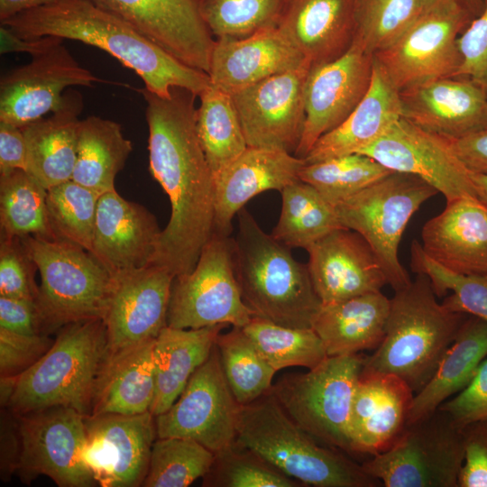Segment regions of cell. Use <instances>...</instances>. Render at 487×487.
I'll use <instances>...</instances> for the list:
<instances>
[{"instance_id": "1", "label": "cell", "mask_w": 487, "mask_h": 487, "mask_svg": "<svg viewBox=\"0 0 487 487\" xmlns=\"http://www.w3.org/2000/svg\"><path fill=\"white\" fill-rule=\"evenodd\" d=\"M140 93L146 102L150 172L171 208L152 264L175 277L194 269L214 234L215 177L197 133V96L181 87H172L168 97L145 87Z\"/></svg>"}, {"instance_id": "2", "label": "cell", "mask_w": 487, "mask_h": 487, "mask_svg": "<svg viewBox=\"0 0 487 487\" xmlns=\"http://www.w3.org/2000/svg\"><path fill=\"white\" fill-rule=\"evenodd\" d=\"M1 24L22 38L55 36L97 47L133 69L146 89L162 97L170 96L172 87L199 96L211 86L207 72L182 63L126 22L87 0H58Z\"/></svg>"}, {"instance_id": "3", "label": "cell", "mask_w": 487, "mask_h": 487, "mask_svg": "<svg viewBox=\"0 0 487 487\" xmlns=\"http://www.w3.org/2000/svg\"><path fill=\"white\" fill-rule=\"evenodd\" d=\"M233 266L244 303L253 317L294 328H312L321 307L307 264L265 233L251 213H238Z\"/></svg>"}, {"instance_id": "4", "label": "cell", "mask_w": 487, "mask_h": 487, "mask_svg": "<svg viewBox=\"0 0 487 487\" xmlns=\"http://www.w3.org/2000/svg\"><path fill=\"white\" fill-rule=\"evenodd\" d=\"M436 297L430 280L420 273L395 290L383 340L373 354H364L363 370L397 375L418 392L469 316L448 309Z\"/></svg>"}, {"instance_id": "5", "label": "cell", "mask_w": 487, "mask_h": 487, "mask_svg": "<svg viewBox=\"0 0 487 487\" xmlns=\"http://www.w3.org/2000/svg\"><path fill=\"white\" fill-rule=\"evenodd\" d=\"M235 440L253 450L277 469L315 487H378L350 455L324 445L308 435L284 412L271 390L241 405Z\"/></svg>"}, {"instance_id": "6", "label": "cell", "mask_w": 487, "mask_h": 487, "mask_svg": "<svg viewBox=\"0 0 487 487\" xmlns=\"http://www.w3.org/2000/svg\"><path fill=\"white\" fill-rule=\"evenodd\" d=\"M107 354L103 319L80 320L62 326L48 352L17 377L9 409L18 416L65 406L89 416Z\"/></svg>"}, {"instance_id": "7", "label": "cell", "mask_w": 487, "mask_h": 487, "mask_svg": "<svg viewBox=\"0 0 487 487\" xmlns=\"http://www.w3.org/2000/svg\"><path fill=\"white\" fill-rule=\"evenodd\" d=\"M21 239L40 272L36 302L45 334L72 322L104 318L114 273L92 253L65 241Z\"/></svg>"}, {"instance_id": "8", "label": "cell", "mask_w": 487, "mask_h": 487, "mask_svg": "<svg viewBox=\"0 0 487 487\" xmlns=\"http://www.w3.org/2000/svg\"><path fill=\"white\" fill-rule=\"evenodd\" d=\"M363 357L362 353L327 356L307 372L283 374L271 392L301 429L351 455V409Z\"/></svg>"}, {"instance_id": "9", "label": "cell", "mask_w": 487, "mask_h": 487, "mask_svg": "<svg viewBox=\"0 0 487 487\" xmlns=\"http://www.w3.org/2000/svg\"><path fill=\"white\" fill-rule=\"evenodd\" d=\"M437 190L420 178L391 172L335 206L341 225L369 244L395 290L411 282L399 259L408 223Z\"/></svg>"}, {"instance_id": "10", "label": "cell", "mask_w": 487, "mask_h": 487, "mask_svg": "<svg viewBox=\"0 0 487 487\" xmlns=\"http://www.w3.org/2000/svg\"><path fill=\"white\" fill-rule=\"evenodd\" d=\"M464 459L463 428L437 409L407 424L390 449L362 466L384 487H458Z\"/></svg>"}, {"instance_id": "11", "label": "cell", "mask_w": 487, "mask_h": 487, "mask_svg": "<svg viewBox=\"0 0 487 487\" xmlns=\"http://www.w3.org/2000/svg\"><path fill=\"white\" fill-rule=\"evenodd\" d=\"M473 19L455 2L435 3L395 41L375 53L374 61L400 92L455 77L461 64L458 38Z\"/></svg>"}, {"instance_id": "12", "label": "cell", "mask_w": 487, "mask_h": 487, "mask_svg": "<svg viewBox=\"0 0 487 487\" xmlns=\"http://www.w3.org/2000/svg\"><path fill=\"white\" fill-rule=\"evenodd\" d=\"M253 317L244 303L233 266V238L214 233L194 269L173 278L167 326L198 329L243 327Z\"/></svg>"}, {"instance_id": "13", "label": "cell", "mask_w": 487, "mask_h": 487, "mask_svg": "<svg viewBox=\"0 0 487 487\" xmlns=\"http://www.w3.org/2000/svg\"><path fill=\"white\" fill-rule=\"evenodd\" d=\"M86 416L65 406L15 415L20 437L16 471L24 482L42 474L60 487L97 484L84 462Z\"/></svg>"}, {"instance_id": "14", "label": "cell", "mask_w": 487, "mask_h": 487, "mask_svg": "<svg viewBox=\"0 0 487 487\" xmlns=\"http://www.w3.org/2000/svg\"><path fill=\"white\" fill-rule=\"evenodd\" d=\"M240 406L225 380L215 344L176 401L155 417L157 437L195 440L216 453L234 442Z\"/></svg>"}, {"instance_id": "15", "label": "cell", "mask_w": 487, "mask_h": 487, "mask_svg": "<svg viewBox=\"0 0 487 487\" xmlns=\"http://www.w3.org/2000/svg\"><path fill=\"white\" fill-rule=\"evenodd\" d=\"M358 153L372 158L391 171L420 178L441 193L446 202L466 197L479 198L471 171L454 152L450 140L403 117Z\"/></svg>"}, {"instance_id": "16", "label": "cell", "mask_w": 487, "mask_h": 487, "mask_svg": "<svg viewBox=\"0 0 487 487\" xmlns=\"http://www.w3.org/2000/svg\"><path fill=\"white\" fill-rule=\"evenodd\" d=\"M310 67L278 73L231 95L248 147L295 154L304 129Z\"/></svg>"}, {"instance_id": "17", "label": "cell", "mask_w": 487, "mask_h": 487, "mask_svg": "<svg viewBox=\"0 0 487 487\" xmlns=\"http://www.w3.org/2000/svg\"><path fill=\"white\" fill-rule=\"evenodd\" d=\"M84 462L101 487L142 486L157 438L151 411L86 416Z\"/></svg>"}, {"instance_id": "18", "label": "cell", "mask_w": 487, "mask_h": 487, "mask_svg": "<svg viewBox=\"0 0 487 487\" xmlns=\"http://www.w3.org/2000/svg\"><path fill=\"white\" fill-rule=\"evenodd\" d=\"M373 55L353 41L335 60L312 65L305 84V123L294 155L305 158L316 142L341 124L367 93Z\"/></svg>"}, {"instance_id": "19", "label": "cell", "mask_w": 487, "mask_h": 487, "mask_svg": "<svg viewBox=\"0 0 487 487\" xmlns=\"http://www.w3.org/2000/svg\"><path fill=\"white\" fill-rule=\"evenodd\" d=\"M129 23L182 63L208 72L215 45L200 0H87Z\"/></svg>"}, {"instance_id": "20", "label": "cell", "mask_w": 487, "mask_h": 487, "mask_svg": "<svg viewBox=\"0 0 487 487\" xmlns=\"http://www.w3.org/2000/svg\"><path fill=\"white\" fill-rule=\"evenodd\" d=\"M102 81L60 42L0 80V121L23 127L60 108L64 91Z\"/></svg>"}, {"instance_id": "21", "label": "cell", "mask_w": 487, "mask_h": 487, "mask_svg": "<svg viewBox=\"0 0 487 487\" xmlns=\"http://www.w3.org/2000/svg\"><path fill=\"white\" fill-rule=\"evenodd\" d=\"M174 276L149 265L114 273L106 315L108 354L154 339L167 326Z\"/></svg>"}, {"instance_id": "22", "label": "cell", "mask_w": 487, "mask_h": 487, "mask_svg": "<svg viewBox=\"0 0 487 487\" xmlns=\"http://www.w3.org/2000/svg\"><path fill=\"white\" fill-rule=\"evenodd\" d=\"M306 250L311 281L323 304L381 291L388 284L376 254L355 231L335 229Z\"/></svg>"}, {"instance_id": "23", "label": "cell", "mask_w": 487, "mask_h": 487, "mask_svg": "<svg viewBox=\"0 0 487 487\" xmlns=\"http://www.w3.org/2000/svg\"><path fill=\"white\" fill-rule=\"evenodd\" d=\"M413 399L397 375L362 369L351 409V454L374 456L390 449L407 426Z\"/></svg>"}, {"instance_id": "24", "label": "cell", "mask_w": 487, "mask_h": 487, "mask_svg": "<svg viewBox=\"0 0 487 487\" xmlns=\"http://www.w3.org/2000/svg\"><path fill=\"white\" fill-rule=\"evenodd\" d=\"M400 93L402 117L444 138L487 127V90L470 78H442Z\"/></svg>"}, {"instance_id": "25", "label": "cell", "mask_w": 487, "mask_h": 487, "mask_svg": "<svg viewBox=\"0 0 487 487\" xmlns=\"http://www.w3.org/2000/svg\"><path fill=\"white\" fill-rule=\"evenodd\" d=\"M161 230L143 206L116 190L99 196L92 253L112 273L152 262Z\"/></svg>"}, {"instance_id": "26", "label": "cell", "mask_w": 487, "mask_h": 487, "mask_svg": "<svg viewBox=\"0 0 487 487\" xmlns=\"http://www.w3.org/2000/svg\"><path fill=\"white\" fill-rule=\"evenodd\" d=\"M305 159L287 152L247 147L215 177L214 233L230 235L232 220L244 205L267 190L281 191L299 179Z\"/></svg>"}, {"instance_id": "27", "label": "cell", "mask_w": 487, "mask_h": 487, "mask_svg": "<svg viewBox=\"0 0 487 487\" xmlns=\"http://www.w3.org/2000/svg\"><path fill=\"white\" fill-rule=\"evenodd\" d=\"M308 63L279 27L272 26L244 39L216 40L207 74L213 86L233 95Z\"/></svg>"}, {"instance_id": "28", "label": "cell", "mask_w": 487, "mask_h": 487, "mask_svg": "<svg viewBox=\"0 0 487 487\" xmlns=\"http://www.w3.org/2000/svg\"><path fill=\"white\" fill-rule=\"evenodd\" d=\"M422 249L442 267L463 275L487 273V205L460 198L429 219L421 232Z\"/></svg>"}, {"instance_id": "29", "label": "cell", "mask_w": 487, "mask_h": 487, "mask_svg": "<svg viewBox=\"0 0 487 487\" xmlns=\"http://www.w3.org/2000/svg\"><path fill=\"white\" fill-rule=\"evenodd\" d=\"M355 0H288L278 27L312 65L332 61L351 46Z\"/></svg>"}, {"instance_id": "30", "label": "cell", "mask_w": 487, "mask_h": 487, "mask_svg": "<svg viewBox=\"0 0 487 487\" xmlns=\"http://www.w3.org/2000/svg\"><path fill=\"white\" fill-rule=\"evenodd\" d=\"M402 117L400 91L373 61L370 87L351 115L321 136L307 156V164L358 153Z\"/></svg>"}, {"instance_id": "31", "label": "cell", "mask_w": 487, "mask_h": 487, "mask_svg": "<svg viewBox=\"0 0 487 487\" xmlns=\"http://www.w3.org/2000/svg\"><path fill=\"white\" fill-rule=\"evenodd\" d=\"M82 109L81 94L68 89L50 117L21 127L27 148L26 171L47 189L72 179Z\"/></svg>"}, {"instance_id": "32", "label": "cell", "mask_w": 487, "mask_h": 487, "mask_svg": "<svg viewBox=\"0 0 487 487\" xmlns=\"http://www.w3.org/2000/svg\"><path fill=\"white\" fill-rule=\"evenodd\" d=\"M154 345L155 338L107 354L89 416L151 410L156 390Z\"/></svg>"}, {"instance_id": "33", "label": "cell", "mask_w": 487, "mask_h": 487, "mask_svg": "<svg viewBox=\"0 0 487 487\" xmlns=\"http://www.w3.org/2000/svg\"><path fill=\"white\" fill-rule=\"evenodd\" d=\"M391 299L381 291L322 303L312 328L322 340L327 356L375 350L385 335Z\"/></svg>"}, {"instance_id": "34", "label": "cell", "mask_w": 487, "mask_h": 487, "mask_svg": "<svg viewBox=\"0 0 487 487\" xmlns=\"http://www.w3.org/2000/svg\"><path fill=\"white\" fill-rule=\"evenodd\" d=\"M226 325L198 329L165 326L155 338L156 390L152 414L166 411L179 398L195 371L208 358Z\"/></svg>"}, {"instance_id": "35", "label": "cell", "mask_w": 487, "mask_h": 487, "mask_svg": "<svg viewBox=\"0 0 487 487\" xmlns=\"http://www.w3.org/2000/svg\"><path fill=\"white\" fill-rule=\"evenodd\" d=\"M487 356V322L469 315L428 382L414 395L408 423L436 410L464 390Z\"/></svg>"}, {"instance_id": "36", "label": "cell", "mask_w": 487, "mask_h": 487, "mask_svg": "<svg viewBox=\"0 0 487 487\" xmlns=\"http://www.w3.org/2000/svg\"><path fill=\"white\" fill-rule=\"evenodd\" d=\"M133 151L121 125L91 115L80 120L72 180L101 195L115 190V179Z\"/></svg>"}, {"instance_id": "37", "label": "cell", "mask_w": 487, "mask_h": 487, "mask_svg": "<svg viewBox=\"0 0 487 487\" xmlns=\"http://www.w3.org/2000/svg\"><path fill=\"white\" fill-rule=\"evenodd\" d=\"M280 193L281 212L271 234L289 248L307 249L328 233L344 227L335 207L301 179Z\"/></svg>"}, {"instance_id": "38", "label": "cell", "mask_w": 487, "mask_h": 487, "mask_svg": "<svg viewBox=\"0 0 487 487\" xmlns=\"http://www.w3.org/2000/svg\"><path fill=\"white\" fill-rule=\"evenodd\" d=\"M46 198L47 188L27 171L0 174L1 236L56 240Z\"/></svg>"}, {"instance_id": "39", "label": "cell", "mask_w": 487, "mask_h": 487, "mask_svg": "<svg viewBox=\"0 0 487 487\" xmlns=\"http://www.w3.org/2000/svg\"><path fill=\"white\" fill-rule=\"evenodd\" d=\"M197 133L214 176L248 147L232 96L211 86L200 96Z\"/></svg>"}, {"instance_id": "40", "label": "cell", "mask_w": 487, "mask_h": 487, "mask_svg": "<svg viewBox=\"0 0 487 487\" xmlns=\"http://www.w3.org/2000/svg\"><path fill=\"white\" fill-rule=\"evenodd\" d=\"M216 345L224 375L239 404H248L271 390L277 372L242 327L220 333Z\"/></svg>"}, {"instance_id": "41", "label": "cell", "mask_w": 487, "mask_h": 487, "mask_svg": "<svg viewBox=\"0 0 487 487\" xmlns=\"http://www.w3.org/2000/svg\"><path fill=\"white\" fill-rule=\"evenodd\" d=\"M242 328L276 372L294 366L309 370L327 357L313 328L284 326L259 317Z\"/></svg>"}, {"instance_id": "42", "label": "cell", "mask_w": 487, "mask_h": 487, "mask_svg": "<svg viewBox=\"0 0 487 487\" xmlns=\"http://www.w3.org/2000/svg\"><path fill=\"white\" fill-rule=\"evenodd\" d=\"M391 172L367 155L353 153L306 164L299 178L335 207Z\"/></svg>"}, {"instance_id": "43", "label": "cell", "mask_w": 487, "mask_h": 487, "mask_svg": "<svg viewBox=\"0 0 487 487\" xmlns=\"http://www.w3.org/2000/svg\"><path fill=\"white\" fill-rule=\"evenodd\" d=\"M99 196L72 179L47 189L49 221L56 240L91 251Z\"/></svg>"}, {"instance_id": "44", "label": "cell", "mask_w": 487, "mask_h": 487, "mask_svg": "<svg viewBox=\"0 0 487 487\" xmlns=\"http://www.w3.org/2000/svg\"><path fill=\"white\" fill-rule=\"evenodd\" d=\"M214 452L182 437H157L143 487H187L210 468Z\"/></svg>"}, {"instance_id": "45", "label": "cell", "mask_w": 487, "mask_h": 487, "mask_svg": "<svg viewBox=\"0 0 487 487\" xmlns=\"http://www.w3.org/2000/svg\"><path fill=\"white\" fill-rule=\"evenodd\" d=\"M203 487H305L236 440L214 453Z\"/></svg>"}, {"instance_id": "46", "label": "cell", "mask_w": 487, "mask_h": 487, "mask_svg": "<svg viewBox=\"0 0 487 487\" xmlns=\"http://www.w3.org/2000/svg\"><path fill=\"white\" fill-rule=\"evenodd\" d=\"M423 9L424 0H355L353 41L374 55L395 41Z\"/></svg>"}, {"instance_id": "47", "label": "cell", "mask_w": 487, "mask_h": 487, "mask_svg": "<svg viewBox=\"0 0 487 487\" xmlns=\"http://www.w3.org/2000/svg\"><path fill=\"white\" fill-rule=\"evenodd\" d=\"M288 0H200V13L216 39H244L278 26Z\"/></svg>"}, {"instance_id": "48", "label": "cell", "mask_w": 487, "mask_h": 487, "mask_svg": "<svg viewBox=\"0 0 487 487\" xmlns=\"http://www.w3.org/2000/svg\"><path fill=\"white\" fill-rule=\"evenodd\" d=\"M410 258L412 270L430 280L437 297L451 292L442 302L446 308L487 322V273L463 275L453 272L429 258L416 241L411 244Z\"/></svg>"}, {"instance_id": "49", "label": "cell", "mask_w": 487, "mask_h": 487, "mask_svg": "<svg viewBox=\"0 0 487 487\" xmlns=\"http://www.w3.org/2000/svg\"><path fill=\"white\" fill-rule=\"evenodd\" d=\"M36 270L21 238L1 236L0 296L36 301L39 293L34 280Z\"/></svg>"}, {"instance_id": "50", "label": "cell", "mask_w": 487, "mask_h": 487, "mask_svg": "<svg viewBox=\"0 0 487 487\" xmlns=\"http://www.w3.org/2000/svg\"><path fill=\"white\" fill-rule=\"evenodd\" d=\"M53 342L46 334L23 335L0 327V375L19 376L37 363Z\"/></svg>"}, {"instance_id": "51", "label": "cell", "mask_w": 487, "mask_h": 487, "mask_svg": "<svg viewBox=\"0 0 487 487\" xmlns=\"http://www.w3.org/2000/svg\"><path fill=\"white\" fill-rule=\"evenodd\" d=\"M461 64L455 77L467 78L487 90V3L458 38Z\"/></svg>"}, {"instance_id": "52", "label": "cell", "mask_w": 487, "mask_h": 487, "mask_svg": "<svg viewBox=\"0 0 487 487\" xmlns=\"http://www.w3.org/2000/svg\"><path fill=\"white\" fill-rule=\"evenodd\" d=\"M438 409L446 411L462 428L487 420V360L482 362L469 384Z\"/></svg>"}, {"instance_id": "53", "label": "cell", "mask_w": 487, "mask_h": 487, "mask_svg": "<svg viewBox=\"0 0 487 487\" xmlns=\"http://www.w3.org/2000/svg\"><path fill=\"white\" fill-rule=\"evenodd\" d=\"M464 459L458 487H487V420L463 428Z\"/></svg>"}, {"instance_id": "54", "label": "cell", "mask_w": 487, "mask_h": 487, "mask_svg": "<svg viewBox=\"0 0 487 487\" xmlns=\"http://www.w3.org/2000/svg\"><path fill=\"white\" fill-rule=\"evenodd\" d=\"M0 327L23 335L45 334L37 302L25 299L0 296Z\"/></svg>"}, {"instance_id": "55", "label": "cell", "mask_w": 487, "mask_h": 487, "mask_svg": "<svg viewBox=\"0 0 487 487\" xmlns=\"http://www.w3.org/2000/svg\"><path fill=\"white\" fill-rule=\"evenodd\" d=\"M27 170V148L21 127L0 121V174Z\"/></svg>"}, {"instance_id": "56", "label": "cell", "mask_w": 487, "mask_h": 487, "mask_svg": "<svg viewBox=\"0 0 487 487\" xmlns=\"http://www.w3.org/2000/svg\"><path fill=\"white\" fill-rule=\"evenodd\" d=\"M450 142L471 172L487 175V127Z\"/></svg>"}, {"instance_id": "57", "label": "cell", "mask_w": 487, "mask_h": 487, "mask_svg": "<svg viewBox=\"0 0 487 487\" xmlns=\"http://www.w3.org/2000/svg\"><path fill=\"white\" fill-rule=\"evenodd\" d=\"M63 39L55 36L22 38L7 26H0V53L27 52L36 57L48 51Z\"/></svg>"}, {"instance_id": "58", "label": "cell", "mask_w": 487, "mask_h": 487, "mask_svg": "<svg viewBox=\"0 0 487 487\" xmlns=\"http://www.w3.org/2000/svg\"><path fill=\"white\" fill-rule=\"evenodd\" d=\"M56 1L58 0H0V21H5L22 12Z\"/></svg>"}, {"instance_id": "59", "label": "cell", "mask_w": 487, "mask_h": 487, "mask_svg": "<svg viewBox=\"0 0 487 487\" xmlns=\"http://www.w3.org/2000/svg\"><path fill=\"white\" fill-rule=\"evenodd\" d=\"M439 1H443V0H424V8L428 7L432 5L433 4L437 3ZM448 1H453L459 4L460 5L464 7L466 10H468L473 15L474 18H476L478 15L481 14V13L482 12L487 3V0H448Z\"/></svg>"}, {"instance_id": "60", "label": "cell", "mask_w": 487, "mask_h": 487, "mask_svg": "<svg viewBox=\"0 0 487 487\" xmlns=\"http://www.w3.org/2000/svg\"><path fill=\"white\" fill-rule=\"evenodd\" d=\"M17 377L0 376V400L1 405L4 407H8L9 405L15 388Z\"/></svg>"}, {"instance_id": "61", "label": "cell", "mask_w": 487, "mask_h": 487, "mask_svg": "<svg viewBox=\"0 0 487 487\" xmlns=\"http://www.w3.org/2000/svg\"><path fill=\"white\" fill-rule=\"evenodd\" d=\"M471 177L479 199L487 205V175L471 172Z\"/></svg>"}]
</instances>
